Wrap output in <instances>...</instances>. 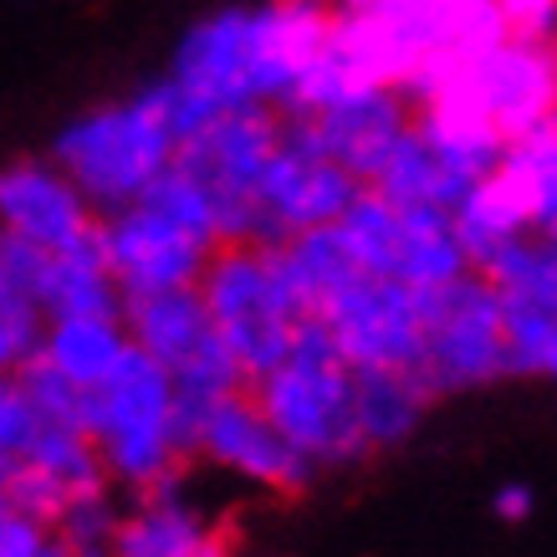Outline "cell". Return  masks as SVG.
<instances>
[{
  "mask_svg": "<svg viewBox=\"0 0 557 557\" xmlns=\"http://www.w3.org/2000/svg\"><path fill=\"white\" fill-rule=\"evenodd\" d=\"M174 149H180V138L170 128L164 83H149L134 98L77 113L51 138V164L83 189L92 210L113 215L170 170Z\"/></svg>",
  "mask_w": 557,
  "mask_h": 557,
  "instance_id": "cell-1",
  "label": "cell"
},
{
  "mask_svg": "<svg viewBox=\"0 0 557 557\" xmlns=\"http://www.w3.org/2000/svg\"><path fill=\"white\" fill-rule=\"evenodd\" d=\"M251 399L318 471L373 456L363 430H358L354 369L338 354V343H333V333H327V322L318 312L297 322L292 354L256 379Z\"/></svg>",
  "mask_w": 557,
  "mask_h": 557,
  "instance_id": "cell-2",
  "label": "cell"
},
{
  "mask_svg": "<svg viewBox=\"0 0 557 557\" xmlns=\"http://www.w3.org/2000/svg\"><path fill=\"white\" fill-rule=\"evenodd\" d=\"M174 379L153 354H144L134 338L108 369L102 384L87 388V435L98 440L102 466L113 481L134 491H149L174 471H189L170 430Z\"/></svg>",
  "mask_w": 557,
  "mask_h": 557,
  "instance_id": "cell-3",
  "label": "cell"
},
{
  "mask_svg": "<svg viewBox=\"0 0 557 557\" xmlns=\"http://www.w3.org/2000/svg\"><path fill=\"white\" fill-rule=\"evenodd\" d=\"M200 297L251 384L292 354L297 322L312 318L287 287L276 251L256 240H220L200 271Z\"/></svg>",
  "mask_w": 557,
  "mask_h": 557,
  "instance_id": "cell-4",
  "label": "cell"
},
{
  "mask_svg": "<svg viewBox=\"0 0 557 557\" xmlns=\"http://www.w3.org/2000/svg\"><path fill=\"white\" fill-rule=\"evenodd\" d=\"M424 312V358L414 379L440 394H471L496 379H507V333H502V297L481 271H466L460 282L420 292Z\"/></svg>",
  "mask_w": 557,
  "mask_h": 557,
  "instance_id": "cell-5",
  "label": "cell"
},
{
  "mask_svg": "<svg viewBox=\"0 0 557 557\" xmlns=\"http://www.w3.org/2000/svg\"><path fill=\"white\" fill-rule=\"evenodd\" d=\"M256 102L251 87V11L225 5L215 16L195 21L185 41L174 47L170 77H164V108L170 128L185 144L225 108Z\"/></svg>",
  "mask_w": 557,
  "mask_h": 557,
  "instance_id": "cell-6",
  "label": "cell"
},
{
  "mask_svg": "<svg viewBox=\"0 0 557 557\" xmlns=\"http://www.w3.org/2000/svg\"><path fill=\"white\" fill-rule=\"evenodd\" d=\"M363 195V180H358L348 164L318 153L307 138L287 134L282 128V144L267 159V170L256 180V246H287L292 236L302 231H318V225H338L348 215V205Z\"/></svg>",
  "mask_w": 557,
  "mask_h": 557,
  "instance_id": "cell-7",
  "label": "cell"
},
{
  "mask_svg": "<svg viewBox=\"0 0 557 557\" xmlns=\"http://www.w3.org/2000/svg\"><path fill=\"white\" fill-rule=\"evenodd\" d=\"M327 333L348 358V369H399L414 373L424 358V312L420 292H409L394 276L358 271L348 287H338L318 307Z\"/></svg>",
  "mask_w": 557,
  "mask_h": 557,
  "instance_id": "cell-8",
  "label": "cell"
},
{
  "mask_svg": "<svg viewBox=\"0 0 557 557\" xmlns=\"http://www.w3.org/2000/svg\"><path fill=\"white\" fill-rule=\"evenodd\" d=\"M102 231H108V271H113L119 292L195 287L210 251L220 246V240H205L185 225H174L170 215H159L144 200L102 215Z\"/></svg>",
  "mask_w": 557,
  "mask_h": 557,
  "instance_id": "cell-9",
  "label": "cell"
},
{
  "mask_svg": "<svg viewBox=\"0 0 557 557\" xmlns=\"http://www.w3.org/2000/svg\"><path fill=\"white\" fill-rule=\"evenodd\" d=\"M200 456L225 466V471H240L246 481L276 491V496H307L312 481H318V466L261 414V405L251 399V388L225 394V399L210 409L205 435H200Z\"/></svg>",
  "mask_w": 557,
  "mask_h": 557,
  "instance_id": "cell-10",
  "label": "cell"
},
{
  "mask_svg": "<svg viewBox=\"0 0 557 557\" xmlns=\"http://www.w3.org/2000/svg\"><path fill=\"white\" fill-rule=\"evenodd\" d=\"M471 83L486 102V119L507 144L537 134L557 113V41L507 36L475 57Z\"/></svg>",
  "mask_w": 557,
  "mask_h": 557,
  "instance_id": "cell-11",
  "label": "cell"
},
{
  "mask_svg": "<svg viewBox=\"0 0 557 557\" xmlns=\"http://www.w3.org/2000/svg\"><path fill=\"white\" fill-rule=\"evenodd\" d=\"M92 220V205L51 159H11L0 170V231L57 251Z\"/></svg>",
  "mask_w": 557,
  "mask_h": 557,
  "instance_id": "cell-12",
  "label": "cell"
},
{
  "mask_svg": "<svg viewBox=\"0 0 557 557\" xmlns=\"http://www.w3.org/2000/svg\"><path fill=\"white\" fill-rule=\"evenodd\" d=\"M41 312L57 318H119L123 292L108 271V231L92 215L72 240H62L47 261V282H41Z\"/></svg>",
  "mask_w": 557,
  "mask_h": 557,
  "instance_id": "cell-13",
  "label": "cell"
},
{
  "mask_svg": "<svg viewBox=\"0 0 557 557\" xmlns=\"http://www.w3.org/2000/svg\"><path fill=\"white\" fill-rule=\"evenodd\" d=\"M123 333L153 354L164 369H180L200 354L205 343L215 338V322H210V307L200 297V282L195 287H170V292H123Z\"/></svg>",
  "mask_w": 557,
  "mask_h": 557,
  "instance_id": "cell-14",
  "label": "cell"
},
{
  "mask_svg": "<svg viewBox=\"0 0 557 557\" xmlns=\"http://www.w3.org/2000/svg\"><path fill=\"white\" fill-rule=\"evenodd\" d=\"M354 405H358V430L369 440V450H394L420 430L424 409L435 405L430 388L414 373L399 369H354Z\"/></svg>",
  "mask_w": 557,
  "mask_h": 557,
  "instance_id": "cell-15",
  "label": "cell"
},
{
  "mask_svg": "<svg viewBox=\"0 0 557 557\" xmlns=\"http://www.w3.org/2000/svg\"><path fill=\"white\" fill-rule=\"evenodd\" d=\"M369 189H379L388 205H440V210H450L456 215V205L466 200L475 189V180H466V174L456 170V164H445L430 144H424V134L409 123L405 138L394 144V153H388V164L379 170V180H373Z\"/></svg>",
  "mask_w": 557,
  "mask_h": 557,
  "instance_id": "cell-16",
  "label": "cell"
},
{
  "mask_svg": "<svg viewBox=\"0 0 557 557\" xmlns=\"http://www.w3.org/2000/svg\"><path fill=\"white\" fill-rule=\"evenodd\" d=\"M205 532H210V522L185 502V491L149 496V502H138L134 517L119 522L113 557H195Z\"/></svg>",
  "mask_w": 557,
  "mask_h": 557,
  "instance_id": "cell-17",
  "label": "cell"
},
{
  "mask_svg": "<svg viewBox=\"0 0 557 557\" xmlns=\"http://www.w3.org/2000/svg\"><path fill=\"white\" fill-rule=\"evenodd\" d=\"M123 348H128L123 318H57L41 338V358L83 388L102 384Z\"/></svg>",
  "mask_w": 557,
  "mask_h": 557,
  "instance_id": "cell-18",
  "label": "cell"
},
{
  "mask_svg": "<svg viewBox=\"0 0 557 557\" xmlns=\"http://www.w3.org/2000/svg\"><path fill=\"white\" fill-rule=\"evenodd\" d=\"M338 236L348 246V256L358 261V271L369 276H399V256H405V215L379 195V189L363 185L348 215L338 220Z\"/></svg>",
  "mask_w": 557,
  "mask_h": 557,
  "instance_id": "cell-19",
  "label": "cell"
},
{
  "mask_svg": "<svg viewBox=\"0 0 557 557\" xmlns=\"http://www.w3.org/2000/svg\"><path fill=\"white\" fill-rule=\"evenodd\" d=\"M481 276H486L491 287H496V297H507V302L557 312V251H553V240H532V231L507 240V246L481 267Z\"/></svg>",
  "mask_w": 557,
  "mask_h": 557,
  "instance_id": "cell-20",
  "label": "cell"
},
{
  "mask_svg": "<svg viewBox=\"0 0 557 557\" xmlns=\"http://www.w3.org/2000/svg\"><path fill=\"white\" fill-rule=\"evenodd\" d=\"M502 333H507V379H542V358L557 333V312L502 297Z\"/></svg>",
  "mask_w": 557,
  "mask_h": 557,
  "instance_id": "cell-21",
  "label": "cell"
},
{
  "mask_svg": "<svg viewBox=\"0 0 557 557\" xmlns=\"http://www.w3.org/2000/svg\"><path fill=\"white\" fill-rule=\"evenodd\" d=\"M138 200L153 205L159 215H170L174 225L195 231V236L220 240V236H215V205H210V189H205L189 170H180V164H170V170L159 174V180H153V185L144 189Z\"/></svg>",
  "mask_w": 557,
  "mask_h": 557,
  "instance_id": "cell-22",
  "label": "cell"
},
{
  "mask_svg": "<svg viewBox=\"0 0 557 557\" xmlns=\"http://www.w3.org/2000/svg\"><path fill=\"white\" fill-rule=\"evenodd\" d=\"M119 507L108 502V491L102 496H77L57 527H51V537L62 542L72 557H113V537H119Z\"/></svg>",
  "mask_w": 557,
  "mask_h": 557,
  "instance_id": "cell-23",
  "label": "cell"
},
{
  "mask_svg": "<svg viewBox=\"0 0 557 557\" xmlns=\"http://www.w3.org/2000/svg\"><path fill=\"white\" fill-rule=\"evenodd\" d=\"M41 318L47 312L36 307V297H26L11 276H0V373H16L26 358H36L47 338Z\"/></svg>",
  "mask_w": 557,
  "mask_h": 557,
  "instance_id": "cell-24",
  "label": "cell"
},
{
  "mask_svg": "<svg viewBox=\"0 0 557 557\" xmlns=\"http://www.w3.org/2000/svg\"><path fill=\"white\" fill-rule=\"evenodd\" d=\"M0 491H5L11 511H21V517H32V522H41V527H57V517L72 507V491L51 471L32 466V460H16Z\"/></svg>",
  "mask_w": 557,
  "mask_h": 557,
  "instance_id": "cell-25",
  "label": "cell"
},
{
  "mask_svg": "<svg viewBox=\"0 0 557 557\" xmlns=\"http://www.w3.org/2000/svg\"><path fill=\"white\" fill-rule=\"evenodd\" d=\"M41 409H36V399L26 394V384H21L16 373H0V450L11 460L26 456V445H32V435L41 430Z\"/></svg>",
  "mask_w": 557,
  "mask_h": 557,
  "instance_id": "cell-26",
  "label": "cell"
},
{
  "mask_svg": "<svg viewBox=\"0 0 557 557\" xmlns=\"http://www.w3.org/2000/svg\"><path fill=\"white\" fill-rule=\"evenodd\" d=\"M496 11L507 21V36L557 41V0H496Z\"/></svg>",
  "mask_w": 557,
  "mask_h": 557,
  "instance_id": "cell-27",
  "label": "cell"
},
{
  "mask_svg": "<svg viewBox=\"0 0 557 557\" xmlns=\"http://www.w3.org/2000/svg\"><path fill=\"white\" fill-rule=\"evenodd\" d=\"M51 527L32 522V517H21V511H5L0 517V557H36L47 547Z\"/></svg>",
  "mask_w": 557,
  "mask_h": 557,
  "instance_id": "cell-28",
  "label": "cell"
},
{
  "mask_svg": "<svg viewBox=\"0 0 557 557\" xmlns=\"http://www.w3.org/2000/svg\"><path fill=\"white\" fill-rule=\"evenodd\" d=\"M532 507H537V502H532V486H522V481H507V486L491 496V511H496L502 522H511V527L527 522V517H532Z\"/></svg>",
  "mask_w": 557,
  "mask_h": 557,
  "instance_id": "cell-29",
  "label": "cell"
},
{
  "mask_svg": "<svg viewBox=\"0 0 557 557\" xmlns=\"http://www.w3.org/2000/svg\"><path fill=\"white\" fill-rule=\"evenodd\" d=\"M195 557H236V532L231 527H210Z\"/></svg>",
  "mask_w": 557,
  "mask_h": 557,
  "instance_id": "cell-30",
  "label": "cell"
},
{
  "mask_svg": "<svg viewBox=\"0 0 557 557\" xmlns=\"http://www.w3.org/2000/svg\"><path fill=\"white\" fill-rule=\"evenodd\" d=\"M542 379L557 384V333H553V343H547V358H542Z\"/></svg>",
  "mask_w": 557,
  "mask_h": 557,
  "instance_id": "cell-31",
  "label": "cell"
},
{
  "mask_svg": "<svg viewBox=\"0 0 557 557\" xmlns=\"http://www.w3.org/2000/svg\"><path fill=\"white\" fill-rule=\"evenodd\" d=\"M36 557H72V553H67V547H62V542H57V537H47V547H41V553H36Z\"/></svg>",
  "mask_w": 557,
  "mask_h": 557,
  "instance_id": "cell-32",
  "label": "cell"
},
{
  "mask_svg": "<svg viewBox=\"0 0 557 557\" xmlns=\"http://www.w3.org/2000/svg\"><path fill=\"white\" fill-rule=\"evenodd\" d=\"M11 466H16V460H11L5 450H0V486H5V475H11Z\"/></svg>",
  "mask_w": 557,
  "mask_h": 557,
  "instance_id": "cell-33",
  "label": "cell"
},
{
  "mask_svg": "<svg viewBox=\"0 0 557 557\" xmlns=\"http://www.w3.org/2000/svg\"><path fill=\"white\" fill-rule=\"evenodd\" d=\"M547 240H553V251H557V220H553V225H547Z\"/></svg>",
  "mask_w": 557,
  "mask_h": 557,
  "instance_id": "cell-34",
  "label": "cell"
},
{
  "mask_svg": "<svg viewBox=\"0 0 557 557\" xmlns=\"http://www.w3.org/2000/svg\"><path fill=\"white\" fill-rule=\"evenodd\" d=\"M5 511H11V502H5V491H0V517H5Z\"/></svg>",
  "mask_w": 557,
  "mask_h": 557,
  "instance_id": "cell-35",
  "label": "cell"
},
{
  "mask_svg": "<svg viewBox=\"0 0 557 557\" xmlns=\"http://www.w3.org/2000/svg\"><path fill=\"white\" fill-rule=\"evenodd\" d=\"M553 134H557V113H553Z\"/></svg>",
  "mask_w": 557,
  "mask_h": 557,
  "instance_id": "cell-36",
  "label": "cell"
}]
</instances>
